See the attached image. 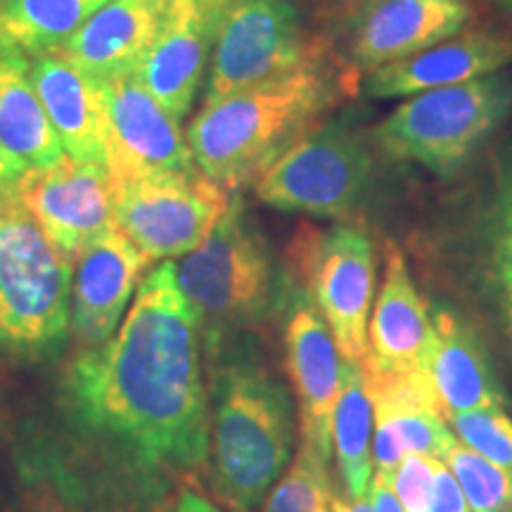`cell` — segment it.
Instances as JSON below:
<instances>
[{
    "label": "cell",
    "instance_id": "6da1fadb",
    "mask_svg": "<svg viewBox=\"0 0 512 512\" xmlns=\"http://www.w3.org/2000/svg\"><path fill=\"white\" fill-rule=\"evenodd\" d=\"M60 406L83 437L143 486H166L207 467L200 320L174 261L143 275L119 330L64 368Z\"/></svg>",
    "mask_w": 512,
    "mask_h": 512
},
{
    "label": "cell",
    "instance_id": "7a4b0ae2",
    "mask_svg": "<svg viewBox=\"0 0 512 512\" xmlns=\"http://www.w3.org/2000/svg\"><path fill=\"white\" fill-rule=\"evenodd\" d=\"M209 354V484L233 512H256L292 460V394L245 339Z\"/></svg>",
    "mask_w": 512,
    "mask_h": 512
},
{
    "label": "cell",
    "instance_id": "3957f363",
    "mask_svg": "<svg viewBox=\"0 0 512 512\" xmlns=\"http://www.w3.org/2000/svg\"><path fill=\"white\" fill-rule=\"evenodd\" d=\"M344 93L325 50L297 69L202 105L188 128L200 174L230 192L254 183Z\"/></svg>",
    "mask_w": 512,
    "mask_h": 512
},
{
    "label": "cell",
    "instance_id": "277c9868",
    "mask_svg": "<svg viewBox=\"0 0 512 512\" xmlns=\"http://www.w3.org/2000/svg\"><path fill=\"white\" fill-rule=\"evenodd\" d=\"M72 261L50 245L15 195L0 211V358L53 361L69 342Z\"/></svg>",
    "mask_w": 512,
    "mask_h": 512
},
{
    "label": "cell",
    "instance_id": "5b68a950",
    "mask_svg": "<svg viewBox=\"0 0 512 512\" xmlns=\"http://www.w3.org/2000/svg\"><path fill=\"white\" fill-rule=\"evenodd\" d=\"M178 285L200 320L207 349L261 323L275 304L271 249L247 216L240 195L204 242L176 264Z\"/></svg>",
    "mask_w": 512,
    "mask_h": 512
},
{
    "label": "cell",
    "instance_id": "8992f818",
    "mask_svg": "<svg viewBox=\"0 0 512 512\" xmlns=\"http://www.w3.org/2000/svg\"><path fill=\"white\" fill-rule=\"evenodd\" d=\"M510 107L512 81L489 74L411 95L377 124L373 140L387 157L448 174L475 155Z\"/></svg>",
    "mask_w": 512,
    "mask_h": 512
},
{
    "label": "cell",
    "instance_id": "52a82bcc",
    "mask_svg": "<svg viewBox=\"0 0 512 512\" xmlns=\"http://www.w3.org/2000/svg\"><path fill=\"white\" fill-rule=\"evenodd\" d=\"M375 164L354 128L316 124L254 181L261 202L278 211L342 219L361 207Z\"/></svg>",
    "mask_w": 512,
    "mask_h": 512
},
{
    "label": "cell",
    "instance_id": "ba28073f",
    "mask_svg": "<svg viewBox=\"0 0 512 512\" xmlns=\"http://www.w3.org/2000/svg\"><path fill=\"white\" fill-rule=\"evenodd\" d=\"M233 192L200 171H164L114 183V226L147 264L190 254L228 209Z\"/></svg>",
    "mask_w": 512,
    "mask_h": 512
},
{
    "label": "cell",
    "instance_id": "9c48e42d",
    "mask_svg": "<svg viewBox=\"0 0 512 512\" xmlns=\"http://www.w3.org/2000/svg\"><path fill=\"white\" fill-rule=\"evenodd\" d=\"M292 268L316 304L347 363L368 354V323L375 292L373 245L358 228L304 226L292 242Z\"/></svg>",
    "mask_w": 512,
    "mask_h": 512
},
{
    "label": "cell",
    "instance_id": "30bf717a",
    "mask_svg": "<svg viewBox=\"0 0 512 512\" xmlns=\"http://www.w3.org/2000/svg\"><path fill=\"white\" fill-rule=\"evenodd\" d=\"M320 53L323 43L306 38L297 10L287 0H228L204 105L297 69Z\"/></svg>",
    "mask_w": 512,
    "mask_h": 512
},
{
    "label": "cell",
    "instance_id": "8fae6325",
    "mask_svg": "<svg viewBox=\"0 0 512 512\" xmlns=\"http://www.w3.org/2000/svg\"><path fill=\"white\" fill-rule=\"evenodd\" d=\"M15 200L69 261L114 228V181L105 164L74 162L64 155L53 166L27 171Z\"/></svg>",
    "mask_w": 512,
    "mask_h": 512
},
{
    "label": "cell",
    "instance_id": "7c38bea8",
    "mask_svg": "<svg viewBox=\"0 0 512 512\" xmlns=\"http://www.w3.org/2000/svg\"><path fill=\"white\" fill-rule=\"evenodd\" d=\"M105 166L112 181L197 171L181 119L136 76L105 81Z\"/></svg>",
    "mask_w": 512,
    "mask_h": 512
},
{
    "label": "cell",
    "instance_id": "4fadbf2b",
    "mask_svg": "<svg viewBox=\"0 0 512 512\" xmlns=\"http://www.w3.org/2000/svg\"><path fill=\"white\" fill-rule=\"evenodd\" d=\"M228 0H171L136 79L183 119L200 93Z\"/></svg>",
    "mask_w": 512,
    "mask_h": 512
},
{
    "label": "cell",
    "instance_id": "5bb4252c",
    "mask_svg": "<svg viewBox=\"0 0 512 512\" xmlns=\"http://www.w3.org/2000/svg\"><path fill=\"white\" fill-rule=\"evenodd\" d=\"M285 368L299 403L302 444L330 460L332 415L342 387L344 358L306 292L294 294L285 320Z\"/></svg>",
    "mask_w": 512,
    "mask_h": 512
},
{
    "label": "cell",
    "instance_id": "9a60e30c",
    "mask_svg": "<svg viewBox=\"0 0 512 512\" xmlns=\"http://www.w3.org/2000/svg\"><path fill=\"white\" fill-rule=\"evenodd\" d=\"M72 264L69 332L81 349H95L119 330L150 264L117 226L88 242Z\"/></svg>",
    "mask_w": 512,
    "mask_h": 512
},
{
    "label": "cell",
    "instance_id": "2e32d148",
    "mask_svg": "<svg viewBox=\"0 0 512 512\" xmlns=\"http://www.w3.org/2000/svg\"><path fill=\"white\" fill-rule=\"evenodd\" d=\"M467 19V0H366L351 19L349 57L373 72L460 34Z\"/></svg>",
    "mask_w": 512,
    "mask_h": 512
},
{
    "label": "cell",
    "instance_id": "e0dca14e",
    "mask_svg": "<svg viewBox=\"0 0 512 512\" xmlns=\"http://www.w3.org/2000/svg\"><path fill=\"white\" fill-rule=\"evenodd\" d=\"M508 64H512V38L491 31H467L366 72L363 91L380 100L411 98L432 88L482 79Z\"/></svg>",
    "mask_w": 512,
    "mask_h": 512
},
{
    "label": "cell",
    "instance_id": "ac0fdd59",
    "mask_svg": "<svg viewBox=\"0 0 512 512\" xmlns=\"http://www.w3.org/2000/svg\"><path fill=\"white\" fill-rule=\"evenodd\" d=\"M29 69L64 155L74 162L105 164V81L57 50L31 57Z\"/></svg>",
    "mask_w": 512,
    "mask_h": 512
},
{
    "label": "cell",
    "instance_id": "d6986e66",
    "mask_svg": "<svg viewBox=\"0 0 512 512\" xmlns=\"http://www.w3.org/2000/svg\"><path fill=\"white\" fill-rule=\"evenodd\" d=\"M171 0H110L55 48L100 81L136 76L162 29Z\"/></svg>",
    "mask_w": 512,
    "mask_h": 512
},
{
    "label": "cell",
    "instance_id": "ffe728a7",
    "mask_svg": "<svg viewBox=\"0 0 512 512\" xmlns=\"http://www.w3.org/2000/svg\"><path fill=\"white\" fill-rule=\"evenodd\" d=\"M432 316L415 290L399 247L387 249L380 297L368 323V354L363 366L382 373L430 370Z\"/></svg>",
    "mask_w": 512,
    "mask_h": 512
},
{
    "label": "cell",
    "instance_id": "44dd1931",
    "mask_svg": "<svg viewBox=\"0 0 512 512\" xmlns=\"http://www.w3.org/2000/svg\"><path fill=\"white\" fill-rule=\"evenodd\" d=\"M430 377L444 420L456 413L503 408L505 396L482 339L458 313L439 309L432 316Z\"/></svg>",
    "mask_w": 512,
    "mask_h": 512
},
{
    "label": "cell",
    "instance_id": "7402d4cb",
    "mask_svg": "<svg viewBox=\"0 0 512 512\" xmlns=\"http://www.w3.org/2000/svg\"><path fill=\"white\" fill-rule=\"evenodd\" d=\"M0 143L29 171L46 169L64 157L24 57L0 60Z\"/></svg>",
    "mask_w": 512,
    "mask_h": 512
},
{
    "label": "cell",
    "instance_id": "603a6c76",
    "mask_svg": "<svg viewBox=\"0 0 512 512\" xmlns=\"http://www.w3.org/2000/svg\"><path fill=\"white\" fill-rule=\"evenodd\" d=\"M110 0H3L0 60L50 53L67 43Z\"/></svg>",
    "mask_w": 512,
    "mask_h": 512
},
{
    "label": "cell",
    "instance_id": "cb8c5ba5",
    "mask_svg": "<svg viewBox=\"0 0 512 512\" xmlns=\"http://www.w3.org/2000/svg\"><path fill=\"white\" fill-rule=\"evenodd\" d=\"M373 406L363 387L361 370L344 361L335 415H332V451L337 456L344 494L368 498L373 482Z\"/></svg>",
    "mask_w": 512,
    "mask_h": 512
},
{
    "label": "cell",
    "instance_id": "d4e9b609",
    "mask_svg": "<svg viewBox=\"0 0 512 512\" xmlns=\"http://www.w3.org/2000/svg\"><path fill=\"white\" fill-rule=\"evenodd\" d=\"M332 498L328 460L302 444L259 512H332Z\"/></svg>",
    "mask_w": 512,
    "mask_h": 512
},
{
    "label": "cell",
    "instance_id": "484cf974",
    "mask_svg": "<svg viewBox=\"0 0 512 512\" xmlns=\"http://www.w3.org/2000/svg\"><path fill=\"white\" fill-rule=\"evenodd\" d=\"M444 465L463 489L470 512H512V475L456 441Z\"/></svg>",
    "mask_w": 512,
    "mask_h": 512
},
{
    "label": "cell",
    "instance_id": "4316f807",
    "mask_svg": "<svg viewBox=\"0 0 512 512\" xmlns=\"http://www.w3.org/2000/svg\"><path fill=\"white\" fill-rule=\"evenodd\" d=\"M446 422L460 444L512 475V420L503 408L456 413Z\"/></svg>",
    "mask_w": 512,
    "mask_h": 512
},
{
    "label": "cell",
    "instance_id": "83f0119b",
    "mask_svg": "<svg viewBox=\"0 0 512 512\" xmlns=\"http://www.w3.org/2000/svg\"><path fill=\"white\" fill-rule=\"evenodd\" d=\"M444 460H434L425 456H406L401 460L399 470L394 472L389 489L403 512H430L432 482L437 465Z\"/></svg>",
    "mask_w": 512,
    "mask_h": 512
},
{
    "label": "cell",
    "instance_id": "f1b7e54d",
    "mask_svg": "<svg viewBox=\"0 0 512 512\" xmlns=\"http://www.w3.org/2000/svg\"><path fill=\"white\" fill-rule=\"evenodd\" d=\"M491 249H494V268L501 290L503 294H512V174L498 200Z\"/></svg>",
    "mask_w": 512,
    "mask_h": 512
},
{
    "label": "cell",
    "instance_id": "f546056e",
    "mask_svg": "<svg viewBox=\"0 0 512 512\" xmlns=\"http://www.w3.org/2000/svg\"><path fill=\"white\" fill-rule=\"evenodd\" d=\"M430 512H470L463 489L444 463H439L437 472H434Z\"/></svg>",
    "mask_w": 512,
    "mask_h": 512
},
{
    "label": "cell",
    "instance_id": "4dcf8cb0",
    "mask_svg": "<svg viewBox=\"0 0 512 512\" xmlns=\"http://www.w3.org/2000/svg\"><path fill=\"white\" fill-rule=\"evenodd\" d=\"M169 512H223L219 505L202 494V489L192 482L190 477L181 479L174 501L169 505Z\"/></svg>",
    "mask_w": 512,
    "mask_h": 512
},
{
    "label": "cell",
    "instance_id": "1f68e13d",
    "mask_svg": "<svg viewBox=\"0 0 512 512\" xmlns=\"http://www.w3.org/2000/svg\"><path fill=\"white\" fill-rule=\"evenodd\" d=\"M27 171V166L19 162L15 155H10V152L5 150V145L0 143V202L15 195L17 185L22 183Z\"/></svg>",
    "mask_w": 512,
    "mask_h": 512
},
{
    "label": "cell",
    "instance_id": "d6a6232c",
    "mask_svg": "<svg viewBox=\"0 0 512 512\" xmlns=\"http://www.w3.org/2000/svg\"><path fill=\"white\" fill-rule=\"evenodd\" d=\"M368 501H370V508H373V512H403L399 501H396L392 494V489H389V484L382 482V479H377V477L370 482Z\"/></svg>",
    "mask_w": 512,
    "mask_h": 512
},
{
    "label": "cell",
    "instance_id": "836d02e7",
    "mask_svg": "<svg viewBox=\"0 0 512 512\" xmlns=\"http://www.w3.org/2000/svg\"><path fill=\"white\" fill-rule=\"evenodd\" d=\"M332 512H373L368 498H349L347 494L332 498Z\"/></svg>",
    "mask_w": 512,
    "mask_h": 512
},
{
    "label": "cell",
    "instance_id": "e575fe53",
    "mask_svg": "<svg viewBox=\"0 0 512 512\" xmlns=\"http://www.w3.org/2000/svg\"><path fill=\"white\" fill-rule=\"evenodd\" d=\"M27 512H67L50 494H38L31 498Z\"/></svg>",
    "mask_w": 512,
    "mask_h": 512
},
{
    "label": "cell",
    "instance_id": "d590c367",
    "mask_svg": "<svg viewBox=\"0 0 512 512\" xmlns=\"http://www.w3.org/2000/svg\"><path fill=\"white\" fill-rule=\"evenodd\" d=\"M503 297H505V309H508V318L512 325V294H503Z\"/></svg>",
    "mask_w": 512,
    "mask_h": 512
},
{
    "label": "cell",
    "instance_id": "8d00e7d4",
    "mask_svg": "<svg viewBox=\"0 0 512 512\" xmlns=\"http://www.w3.org/2000/svg\"><path fill=\"white\" fill-rule=\"evenodd\" d=\"M0 211H3V202H0Z\"/></svg>",
    "mask_w": 512,
    "mask_h": 512
},
{
    "label": "cell",
    "instance_id": "74e56055",
    "mask_svg": "<svg viewBox=\"0 0 512 512\" xmlns=\"http://www.w3.org/2000/svg\"><path fill=\"white\" fill-rule=\"evenodd\" d=\"M505 3H510V5H512V0H505Z\"/></svg>",
    "mask_w": 512,
    "mask_h": 512
},
{
    "label": "cell",
    "instance_id": "f35d334b",
    "mask_svg": "<svg viewBox=\"0 0 512 512\" xmlns=\"http://www.w3.org/2000/svg\"><path fill=\"white\" fill-rule=\"evenodd\" d=\"M0 3H3V0H0Z\"/></svg>",
    "mask_w": 512,
    "mask_h": 512
}]
</instances>
